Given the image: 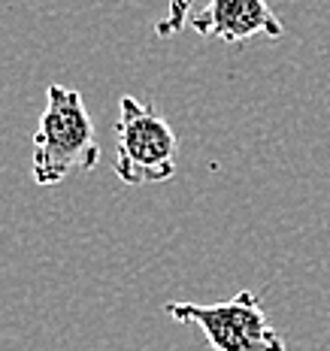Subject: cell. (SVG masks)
Here are the masks:
<instances>
[{
  "label": "cell",
  "instance_id": "cell-4",
  "mask_svg": "<svg viewBox=\"0 0 330 351\" xmlns=\"http://www.w3.org/2000/svg\"><path fill=\"white\" fill-rule=\"evenodd\" d=\"M197 34L215 36L231 46H243L252 36H282L285 27L279 16L263 0H212L203 10L191 12V21Z\"/></svg>",
  "mask_w": 330,
  "mask_h": 351
},
{
  "label": "cell",
  "instance_id": "cell-2",
  "mask_svg": "<svg viewBox=\"0 0 330 351\" xmlns=\"http://www.w3.org/2000/svg\"><path fill=\"white\" fill-rule=\"evenodd\" d=\"M115 176L124 185H158L176 173L179 140L164 115L124 94L115 121Z\"/></svg>",
  "mask_w": 330,
  "mask_h": 351
},
{
  "label": "cell",
  "instance_id": "cell-3",
  "mask_svg": "<svg viewBox=\"0 0 330 351\" xmlns=\"http://www.w3.org/2000/svg\"><path fill=\"white\" fill-rule=\"evenodd\" d=\"M167 315L200 327L212 351H285V339L270 324L258 291H239L222 303H167Z\"/></svg>",
  "mask_w": 330,
  "mask_h": 351
},
{
  "label": "cell",
  "instance_id": "cell-1",
  "mask_svg": "<svg viewBox=\"0 0 330 351\" xmlns=\"http://www.w3.org/2000/svg\"><path fill=\"white\" fill-rule=\"evenodd\" d=\"M97 160V130L82 94L67 85H49L46 109L34 130V182L43 188L58 185L70 173L94 170Z\"/></svg>",
  "mask_w": 330,
  "mask_h": 351
}]
</instances>
